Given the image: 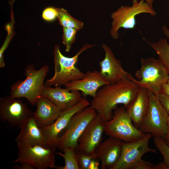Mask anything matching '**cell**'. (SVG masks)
Wrapping results in <instances>:
<instances>
[{"instance_id":"1","label":"cell","mask_w":169,"mask_h":169,"mask_svg":"<svg viewBox=\"0 0 169 169\" xmlns=\"http://www.w3.org/2000/svg\"><path fill=\"white\" fill-rule=\"evenodd\" d=\"M139 87L129 79L106 84L98 90L90 106L106 122L112 119L118 105L123 104L126 108L135 97Z\"/></svg>"},{"instance_id":"2","label":"cell","mask_w":169,"mask_h":169,"mask_svg":"<svg viewBox=\"0 0 169 169\" xmlns=\"http://www.w3.org/2000/svg\"><path fill=\"white\" fill-rule=\"evenodd\" d=\"M95 45L85 44L74 56L68 57L62 53L59 46L55 44L53 50L54 74L52 78L47 80L44 85L48 87L65 85L70 82L82 79L85 73L76 65L79 57L83 52Z\"/></svg>"},{"instance_id":"3","label":"cell","mask_w":169,"mask_h":169,"mask_svg":"<svg viewBox=\"0 0 169 169\" xmlns=\"http://www.w3.org/2000/svg\"><path fill=\"white\" fill-rule=\"evenodd\" d=\"M49 69L47 65L38 70L33 64L27 65L25 69V79L19 80L11 86L10 96L14 98H25L31 105H35L38 99L41 96L44 86V80Z\"/></svg>"},{"instance_id":"4","label":"cell","mask_w":169,"mask_h":169,"mask_svg":"<svg viewBox=\"0 0 169 169\" xmlns=\"http://www.w3.org/2000/svg\"><path fill=\"white\" fill-rule=\"evenodd\" d=\"M141 67L135 74L133 81L139 86L145 88L157 96L169 78V73L159 59L153 57L141 59Z\"/></svg>"},{"instance_id":"5","label":"cell","mask_w":169,"mask_h":169,"mask_svg":"<svg viewBox=\"0 0 169 169\" xmlns=\"http://www.w3.org/2000/svg\"><path fill=\"white\" fill-rule=\"evenodd\" d=\"M104 133L126 143L138 140L146 134L134 125L124 107L114 111L112 119L105 122Z\"/></svg>"},{"instance_id":"6","label":"cell","mask_w":169,"mask_h":169,"mask_svg":"<svg viewBox=\"0 0 169 169\" xmlns=\"http://www.w3.org/2000/svg\"><path fill=\"white\" fill-rule=\"evenodd\" d=\"M148 91L149 106L138 129L142 132L163 139L166 132L169 115L157 96L150 90Z\"/></svg>"},{"instance_id":"7","label":"cell","mask_w":169,"mask_h":169,"mask_svg":"<svg viewBox=\"0 0 169 169\" xmlns=\"http://www.w3.org/2000/svg\"><path fill=\"white\" fill-rule=\"evenodd\" d=\"M142 13H149L152 16L156 13L152 7L149 6L143 0H133L131 6H121L116 11L111 13L110 17L112 21L110 33L115 39L119 37V30L121 28L127 29L135 28L136 22V17Z\"/></svg>"},{"instance_id":"8","label":"cell","mask_w":169,"mask_h":169,"mask_svg":"<svg viewBox=\"0 0 169 169\" xmlns=\"http://www.w3.org/2000/svg\"><path fill=\"white\" fill-rule=\"evenodd\" d=\"M97 114L96 111L90 106L74 114L65 129L64 133L60 137L58 148L61 151L67 148L76 151L79 137Z\"/></svg>"},{"instance_id":"9","label":"cell","mask_w":169,"mask_h":169,"mask_svg":"<svg viewBox=\"0 0 169 169\" xmlns=\"http://www.w3.org/2000/svg\"><path fill=\"white\" fill-rule=\"evenodd\" d=\"M17 147L18 157L13 163H27L37 169L54 168L56 148L41 145Z\"/></svg>"},{"instance_id":"10","label":"cell","mask_w":169,"mask_h":169,"mask_svg":"<svg viewBox=\"0 0 169 169\" xmlns=\"http://www.w3.org/2000/svg\"><path fill=\"white\" fill-rule=\"evenodd\" d=\"M152 135L149 133L139 140L126 143L122 142L120 158L111 169H129L130 166L148 152L156 153V150L151 148L149 142Z\"/></svg>"},{"instance_id":"11","label":"cell","mask_w":169,"mask_h":169,"mask_svg":"<svg viewBox=\"0 0 169 169\" xmlns=\"http://www.w3.org/2000/svg\"><path fill=\"white\" fill-rule=\"evenodd\" d=\"M19 98L11 96L0 99V118L10 125L20 127L33 113L27 105Z\"/></svg>"},{"instance_id":"12","label":"cell","mask_w":169,"mask_h":169,"mask_svg":"<svg viewBox=\"0 0 169 169\" xmlns=\"http://www.w3.org/2000/svg\"><path fill=\"white\" fill-rule=\"evenodd\" d=\"M90 103L83 99L75 106L62 111L57 119L50 125L40 128L46 141L49 146L58 148L60 132L65 130L71 118L76 112L90 106Z\"/></svg>"},{"instance_id":"13","label":"cell","mask_w":169,"mask_h":169,"mask_svg":"<svg viewBox=\"0 0 169 169\" xmlns=\"http://www.w3.org/2000/svg\"><path fill=\"white\" fill-rule=\"evenodd\" d=\"M105 123L97 114L79 137L76 151L88 155H95L96 149L102 142Z\"/></svg>"},{"instance_id":"14","label":"cell","mask_w":169,"mask_h":169,"mask_svg":"<svg viewBox=\"0 0 169 169\" xmlns=\"http://www.w3.org/2000/svg\"><path fill=\"white\" fill-rule=\"evenodd\" d=\"M102 48L105 52V57L99 62V64L103 78L109 84L122 80H131L133 77L124 69L120 60L116 58L110 48L105 44H102Z\"/></svg>"},{"instance_id":"15","label":"cell","mask_w":169,"mask_h":169,"mask_svg":"<svg viewBox=\"0 0 169 169\" xmlns=\"http://www.w3.org/2000/svg\"><path fill=\"white\" fill-rule=\"evenodd\" d=\"M41 96L51 100L62 111L75 106L84 98L78 90L70 91L59 86L53 88L45 85Z\"/></svg>"},{"instance_id":"16","label":"cell","mask_w":169,"mask_h":169,"mask_svg":"<svg viewBox=\"0 0 169 169\" xmlns=\"http://www.w3.org/2000/svg\"><path fill=\"white\" fill-rule=\"evenodd\" d=\"M108 84L100 71L95 70L87 71L82 79L70 82L65 86L70 91H81L84 97L90 96L93 98L100 88Z\"/></svg>"},{"instance_id":"17","label":"cell","mask_w":169,"mask_h":169,"mask_svg":"<svg viewBox=\"0 0 169 169\" xmlns=\"http://www.w3.org/2000/svg\"><path fill=\"white\" fill-rule=\"evenodd\" d=\"M122 141L109 136L101 142L96 148L95 155L101 162L102 169H111L118 160L121 151Z\"/></svg>"},{"instance_id":"18","label":"cell","mask_w":169,"mask_h":169,"mask_svg":"<svg viewBox=\"0 0 169 169\" xmlns=\"http://www.w3.org/2000/svg\"><path fill=\"white\" fill-rule=\"evenodd\" d=\"M20 128V133L15 139L17 146H49L41 128L32 116L26 120Z\"/></svg>"},{"instance_id":"19","label":"cell","mask_w":169,"mask_h":169,"mask_svg":"<svg viewBox=\"0 0 169 169\" xmlns=\"http://www.w3.org/2000/svg\"><path fill=\"white\" fill-rule=\"evenodd\" d=\"M35 105L32 116L40 128L52 124L62 111L51 100L42 96L38 99Z\"/></svg>"},{"instance_id":"20","label":"cell","mask_w":169,"mask_h":169,"mask_svg":"<svg viewBox=\"0 0 169 169\" xmlns=\"http://www.w3.org/2000/svg\"><path fill=\"white\" fill-rule=\"evenodd\" d=\"M149 104L148 90L140 86L135 97L125 108L134 125L138 128L148 110Z\"/></svg>"},{"instance_id":"21","label":"cell","mask_w":169,"mask_h":169,"mask_svg":"<svg viewBox=\"0 0 169 169\" xmlns=\"http://www.w3.org/2000/svg\"><path fill=\"white\" fill-rule=\"evenodd\" d=\"M164 34L169 38V30L163 25L162 28ZM150 45L158 55L159 59L169 73V44L166 39L161 38L158 42L150 44Z\"/></svg>"},{"instance_id":"22","label":"cell","mask_w":169,"mask_h":169,"mask_svg":"<svg viewBox=\"0 0 169 169\" xmlns=\"http://www.w3.org/2000/svg\"><path fill=\"white\" fill-rule=\"evenodd\" d=\"M57 18L59 23L63 27L73 28L79 30L84 27L83 23L72 16L63 8H57Z\"/></svg>"},{"instance_id":"23","label":"cell","mask_w":169,"mask_h":169,"mask_svg":"<svg viewBox=\"0 0 169 169\" xmlns=\"http://www.w3.org/2000/svg\"><path fill=\"white\" fill-rule=\"evenodd\" d=\"M63 153L58 152L55 154L59 155L64 159L65 165L64 166H55L57 169H79L76 150L70 148H67L63 150Z\"/></svg>"},{"instance_id":"24","label":"cell","mask_w":169,"mask_h":169,"mask_svg":"<svg viewBox=\"0 0 169 169\" xmlns=\"http://www.w3.org/2000/svg\"><path fill=\"white\" fill-rule=\"evenodd\" d=\"M79 30L75 28L63 27L62 43L65 46V50L66 52L70 51L72 45L75 42L76 35Z\"/></svg>"},{"instance_id":"25","label":"cell","mask_w":169,"mask_h":169,"mask_svg":"<svg viewBox=\"0 0 169 169\" xmlns=\"http://www.w3.org/2000/svg\"><path fill=\"white\" fill-rule=\"evenodd\" d=\"M153 141L155 146L163 157V161L169 169V147L161 137H154Z\"/></svg>"},{"instance_id":"26","label":"cell","mask_w":169,"mask_h":169,"mask_svg":"<svg viewBox=\"0 0 169 169\" xmlns=\"http://www.w3.org/2000/svg\"><path fill=\"white\" fill-rule=\"evenodd\" d=\"M76 152L79 169H89L92 161L94 159H97L95 155H88L82 153Z\"/></svg>"},{"instance_id":"27","label":"cell","mask_w":169,"mask_h":169,"mask_svg":"<svg viewBox=\"0 0 169 169\" xmlns=\"http://www.w3.org/2000/svg\"><path fill=\"white\" fill-rule=\"evenodd\" d=\"M42 16L43 19L47 21H52L57 18V8L50 7L43 11Z\"/></svg>"},{"instance_id":"28","label":"cell","mask_w":169,"mask_h":169,"mask_svg":"<svg viewBox=\"0 0 169 169\" xmlns=\"http://www.w3.org/2000/svg\"><path fill=\"white\" fill-rule=\"evenodd\" d=\"M155 165L141 158L132 164L129 169H155Z\"/></svg>"},{"instance_id":"29","label":"cell","mask_w":169,"mask_h":169,"mask_svg":"<svg viewBox=\"0 0 169 169\" xmlns=\"http://www.w3.org/2000/svg\"><path fill=\"white\" fill-rule=\"evenodd\" d=\"M157 97L169 116V96L162 91L158 94Z\"/></svg>"},{"instance_id":"30","label":"cell","mask_w":169,"mask_h":169,"mask_svg":"<svg viewBox=\"0 0 169 169\" xmlns=\"http://www.w3.org/2000/svg\"><path fill=\"white\" fill-rule=\"evenodd\" d=\"M20 165H17L13 166L14 169H34L33 167L28 163H20Z\"/></svg>"},{"instance_id":"31","label":"cell","mask_w":169,"mask_h":169,"mask_svg":"<svg viewBox=\"0 0 169 169\" xmlns=\"http://www.w3.org/2000/svg\"><path fill=\"white\" fill-rule=\"evenodd\" d=\"M163 140L165 144L169 147V116L168 118L166 132Z\"/></svg>"},{"instance_id":"32","label":"cell","mask_w":169,"mask_h":169,"mask_svg":"<svg viewBox=\"0 0 169 169\" xmlns=\"http://www.w3.org/2000/svg\"><path fill=\"white\" fill-rule=\"evenodd\" d=\"M155 169H168L166 165L162 161L155 165Z\"/></svg>"},{"instance_id":"33","label":"cell","mask_w":169,"mask_h":169,"mask_svg":"<svg viewBox=\"0 0 169 169\" xmlns=\"http://www.w3.org/2000/svg\"><path fill=\"white\" fill-rule=\"evenodd\" d=\"M162 91L169 96V85L167 83L163 86Z\"/></svg>"},{"instance_id":"34","label":"cell","mask_w":169,"mask_h":169,"mask_svg":"<svg viewBox=\"0 0 169 169\" xmlns=\"http://www.w3.org/2000/svg\"><path fill=\"white\" fill-rule=\"evenodd\" d=\"M145 0L147 3L151 7H152V4L153 2V0Z\"/></svg>"},{"instance_id":"35","label":"cell","mask_w":169,"mask_h":169,"mask_svg":"<svg viewBox=\"0 0 169 169\" xmlns=\"http://www.w3.org/2000/svg\"><path fill=\"white\" fill-rule=\"evenodd\" d=\"M167 84L168 85H169V78L168 80V81L167 82Z\"/></svg>"}]
</instances>
